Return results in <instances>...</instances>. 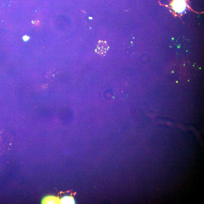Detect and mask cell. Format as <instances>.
Here are the masks:
<instances>
[{"label": "cell", "instance_id": "obj_1", "mask_svg": "<svg viewBox=\"0 0 204 204\" xmlns=\"http://www.w3.org/2000/svg\"><path fill=\"white\" fill-rule=\"evenodd\" d=\"M187 0H172L170 5L171 8L176 12L181 13L187 9V8L191 9L187 3Z\"/></svg>", "mask_w": 204, "mask_h": 204}, {"label": "cell", "instance_id": "obj_2", "mask_svg": "<svg viewBox=\"0 0 204 204\" xmlns=\"http://www.w3.org/2000/svg\"><path fill=\"white\" fill-rule=\"evenodd\" d=\"M109 49V46L106 42L100 41L97 45L96 51L97 53L103 55L105 54Z\"/></svg>", "mask_w": 204, "mask_h": 204}, {"label": "cell", "instance_id": "obj_3", "mask_svg": "<svg viewBox=\"0 0 204 204\" xmlns=\"http://www.w3.org/2000/svg\"><path fill=\"white\" fill-rule=\"evenodd\" d=\"M43 204L60 203V200L58 198L53 196H48L45 197L42 201Z\"/></svg>", "mask_w": 204, "mask_h": 204}, {"label": "cell", "instance_id": "obj_4", "mask_svg": "<svg viewBox=\"0 0 204 204\" xmlns=\"http://www.w3.org/2000/svg\"><path fill=\"white\" fill-rule=\"evenodd\" d=\"M74 198L71 196H66L63 197L60 200V204H75Z\"/></svg>", "mask_w": 204, "mask_h": 204}, {"label": "cell", "instance_id": "obj_5", "mask_svg": "<svg viewBox=\"0 0 204 204\" xmlns=\"http://www.w3.org/2000/svg\"><path fill=\"white\" fill-rule=\"evenodd\" d=\"M29 37H27V36H25V37H23V39H24V40L25 41H27L29 39Z\"/></svg>", "mask_w": 204, "mask_h": 204}]
</instances>
